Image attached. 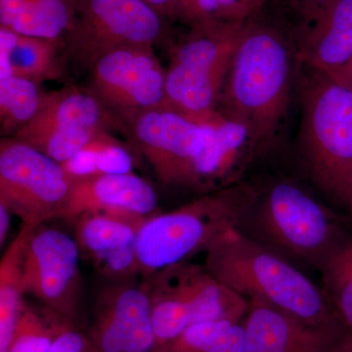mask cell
<instances>
[{"label":"cell","instance_id":"6da1fadb","mask_svg":"<svg viewBox=\"0 0 352 352\" xmlns=\"http://www.w3.org/2000/svg\"><path fill=\"white\" fill-rule=\"evenodd\" d=\"M293 43L274 25L250 19L220 95V113L244 124L261 150L288 116L295 63Z\"/></svg>","mask_w":352,"mask_h":352},{"label":"cell","instance_id":"7a4b0ae2","mask_svg":"<svg viewBox=\"0 0 352 352\" xmlns=\"http://www.w3.org/2000/svg\"><path fill=\"white\" fill-rule=\"evenodd\" d=\"M205 254L206 270L248 300H261L310 324L340 321L323 289L238 227L222 234Z\"/></svg>","mask_w":352,"mask_h":352},{"label":"cell","instance_id":"3957f363","mask_svg":"<svg viewBox=\"0 0 352 352\" xmlns=\"http://www.w3.org/2000/svg\"><path fill=\"white\" fill-rule=\"evenodd\" d=\"M238 228L292 263L318 270L349 235L337 214L288 180L259 193Z\"/></svg>","mask_w":352,"mask_h":352},{"label":"cell","instance_id":"277c9868","mask_svg":"<svg viewBox=\"0 0 352 352\" xmlns=\"http://www.w3.org/2000/svg\"><path fill=\"white\" fill-rule=\"evenodd\" d=\"M259 192L247 183L203 194L186 205L149 217L138 237L141 276L189 261L230 229L239 227Z\"/></svg>","mask_w":352,"mask_h":352},{"label":"cell","instance_id":"5b68a950","mask_svg":"<svg viewBox=\"0 0 352 352\" xmlns=\"http://www.w3.org/2000/svg\"><path fill=\"white\" fill-rule=\"evenodd\" d=\"M307 69L300 82V152L315 185L346 205L352 178V87L331 74Z\"/></svg>","mask_w":352,"mask_h":352},{"label":"cell","instance_id":"8992f818","mask_svg":"<svg viewBox=\"0 0 352 352\" xmlns=\"http://www.w3.org/2000/svg\"><path fill=\"white\" fill-rule=\"evenodd\" d=\"M248 21L219 19L191 25L171 53L166 74V105L201 122L217 112Z\"/></svg>","mask_w":352,"mask_h":352},{"label":"cell","instance_id":"52a82bcc","mask_svg":"<svg viewBox=\"0 0 352 352\" xmlns=\"http://www.w3.org/2000/svg\"><path fill=\"white\" fill-rule=\"evenodd\" d=\"M74 178L58 163L15 138L0 141V203L34 228L61 219Z\"/></svg>","mask_w":352,"mask_h":352},{"label":"cell","instance_id":"ba28073f","mask_svg":"<svg viewBox=\"0 0 352 352\" xmlns=\"http://www.w3.org/2000/svg\"><path fill=\"white\" fill-rule=\"evenodd\" d=\"M74 23L66 52L89 68L104 53L124 45H150L166 36V18L142 0H73Z\"/></svg>","mask_w":352,"mask_h":352},{"label":"cell","instance_id":"9c48e42d","mask_svg":"<svg viewBox=\"0 0 352 352\" xmlns=\"http://www.w3.org/2000/svg\"><path fill=\"white\" fill-rule=\"evenodd\" d=\"M116 124L119 120L96 95L72 85L46 92L36 117L12 138L63 164Z\"/></svg>","mask_w":352,"mask_h":352},{"label":"cell","instance_id":"30bf717a","mask_svg":"<svg viewBox=\"0 0 352 352\" xmlns=\"http://www.w3.org/2000/svg\"><path fill=\"white\" fill-rule=\"evenodd\" d=\"M89 69L90 91L126 124L140 113L166 105V69L153 46L113 48Z\"/></svg>","mask_w":352,"mask_h":352},{"label":"cell","instance_id":"8fae6325","mask_svg":"<svg viewBox=\"0 0 352 352\" xmlns=\"http://www.w3.org/2000/svg\"><path fill=\"white\" fill-rule=\"evenodd\" d=\"M80 258L78 243L68 234L43 226L32 230L23 263L25 296L76 324L82 291Z\"/></svg>","mask_w":352,"mask_h":352},{"label":"cell","instance_id":"7c38bea8","mask_svg":"<svg viewBox=\"0 0 352 352\" xmlns=\"http://www.w3.org/2000/svg\"><path fill=\"white\" fill-rule=\"evenodd\" d=\"M208 120L198 122L166 105L140 113L129 126L157 179L190 188L194 163L207 141Z\"/></svg>","mask_w":352,"mask_h":352},{"label":"cell","instance_id":"4fadbf2b","mask_svg":"<svg viewBox=\"0 0 352 352\" xmlns=\"http://www.w3.org/2000/svg\"><path fill=\"white\" fill-rule=\"evenodd\" d=\"M85 333L97 352H151L155 335L148 282H112L101 289Z\"/></svg>","mask_w":352,"mask_h":352},{"label":"cell","instance_id":"5bb4252c","mask_svg":"<svg viewBox=\"0 0 352 352\" xmlns=\"http://www.w3.org/2000/svg\"><path fill=\"white\" fill-rule=\"evenodd\" d=\"M296 63L331 74L352 60V0H298Z\"/></svg>","mask_w":352,"mask_h":352},{"label":"cell","instance_id":"9a60e30c","mask_svg":"<svg viewBox=\"0 0 352 352\" xmlns=\"http://www.w3.org/2000/svg\"><path fill=\"white\" fill-rule=\"evenodd\" d=\"M148 219L110 214L82 215L73 222L80 256L110 281L136 279L141 276L138 233Z\"/></svg>","mask_w":352,"mask_h":352},{"label":"cell","instance_id":"2e32d148","mask_svg":"<svg viewBox=\"0 0 352 352\" xmlns=\"http://www.w3.org/2000/svg\"><path fill=\"white\" fill-rule=\"evenodd\" d=\"M249 302L244 352H335L351 332L340 321L316 325L261 300Z\"/></svg>","mask_w":352,"mask_h":352},{"label":"cell","instance_id":"e0dca14e","mask_svg":"<svg viewBox=\"0 0 352 352\" xmlns=\"http://www.w3.org/2000/svg\"><path fill=\"white\" fill-rule=\"evenodd\" d=\"M208 124L207 141L194 163L190 184V189L203 194L241 183L250 164L263 152L244 124L219 111Z\"/></svg>","mask_w":352,"mask_h":352},{"label":"cell","instance_id":"ac0fdd59","mask_svg":"<svg viewBox=\"0 0 352 352\" xmlns=\"http://www.w3.org/2000/svg\"><path fill=\"white\" fill-rule=\"evenodd\" d=\"M157 196L144 178L133 173L92 176L74 180L61 219L73 224L87 214L150 217L156 212Z\"/></svg>","mask_w":352,"mask_h":352},{"label":"cell","instance_id":"d6986e66","mask_svg":"<svg viewBox=\"0 0 352 352\" xmlns=\"http://www.w3.org/2000/svg\"><path fill=\"white\" fill-rule=\"evenodd\" d=\"M201 265L184 261L146 278L149 284L155 347L193 325L194 295Z\"/></svg>","mask_w":352,"mask_h":352},{"label":"cell","instance_id":"ffe728a7","mask_svg":"<svg viewBox=\"0 0 352 352\" xmlns=\"http://www.w3.org/2000/svg\"><path fill=\"white\" fill-rule=\"evenodd\" d=\"M74 14L73 0H0V25L24 36L65 41Z\"/></svg>","mask_w":352,"mask_h":352},{"label":"cell","instance_id":"44dd1931","mask_svg":"<svg viewBox=\"0 0 352 352\" xmlns=\"http://www.w3.org/2000/svg\"><path fill=\"white\" fill-rule=\"evenodd\" d=\"M34 227L22 226L0 261V352H8L24 305L23 263L25 243Z\"/></svg>","mask_w":352,"mask_h":352},{"label":"cell","instance_id":"7402d4cb","mask_svg":"<svg viewBox=\"0 0 352 352\" xmlns=\"http://www.w3.org/2000/svg\"><path fill=\"white\" fill-rule=\"evenodd\" d=\"M63 39H48L24 36L17 32L10 58L12 76L43 83L57 80L63 73Z\"/></svg>","mask_w":352,"mask_h":352},{"label":"cell","instance_id":"603a6c76","mask_svg":"<svg viewBox=\"0 0 352 352\" xmlns=\"http://www.w3.org/2000/svg\"><path fill=\"white\" fill-rule=\"evenodd\" d=\"M63 166L74 179L124 175L132 173L133 157L122 141L113 138L110 131H105L63 164Z\"/></svg>","mask_w":352,"mask_h":352},{"label":"cell","instance_id":"cb8c5ba5","mask_svg":"<svg viewBox=\"0 0 352 352\" xmlns=\"http://www.w3.org/2000/svg\"><path fill=\"white\" fill-rule=\"evenodd\" d=\"M75 326L50 308L25 300L8 352H50L58 338Z\"/></svg>","mask_w":352,"mask_h":352},{"label":"cell","instance_id":"d4e9b609","mask_svg":"<svg viewBox=\"0 0 352 352\" xmlns=\"http://www.w3.org/2000/svg\"><path fill=\"white\" fill-rule=\"evenodd\" d=\"M244 321L195 324L151 352H244Z\"/></svg>","mask_w":352,"mask_h":352},{"label":"cell","instance_id":"484cf974","mask_svg":"<svg viewBox=\"0 0 352 352\" xmlns=\"http://www.w3.org/2000/svg\"><path fill=\"white\" fill-rule=\"evenodd\" d=\"M46 92L39 83L12 76L0 80V131L12 138L41 110Z\"/></svg>","mask_w":352,"mask_h":352},{"label":"cell","instance_id":"4316f807","mask_svg":"<svg viewBox=\"0 0 352 352\" xmlns=\"http://www.w3.org/2000/svg\"><path fill=\"white\" fill-rule=\"evenodd\" d=\"M323 293L340 321L352 332V234L322 264Z\"/></svg>","mask_w":352,"mask_h":352},{"label":"cell","instance_id":"83f0119b","mask_svg":"<svg viewBox=\"0 0 352 352\" xmlns=\"http://www.w3.org/2000/svg\"><path fill=\"white\" fill-rule=\"evenodd\" d=\"M176 18H182L190 25L219 20L217 0H173Z\"/></svg>","mask_w":352,"mask_h":352},{"label":"cell","instance_id":"f1b7e54d","mask_svg":"<svg viewBox=\"0 0 352 352\" xmlns=\"http://www.w3.org/2000/svg\"><path fill=\"white\" fill-rule=\"evenodd\" d=\"M265 2L266 0H217L219 18L234 22L252 19Z\"/></svg>","mask_w":352,"mask_h":352},{"label":"cell","instance_id":"f546056e","mask_svg":"<svg viewBox=\"0 0 352 352\" xmlns=\"http://www.w3.org/2000/svg\"><path fill=\"white\" fill-rule=\"evenodd\" d=\"M50 352H97L88 338L87 333H83L75 327L69 328L62 333L54 342Z\"/></svg>","mask_w":352,"mask_h":352},{"label":"cell","instance_id":"4dcf8cb0","mask_svg":"<svg viewBox=\"0 0 352 352\" xmlns=\"http://www.w3.org/2000/svg\"><path fill=\"white\" fill-rule=\"evenodd\" d=\"M16 38H17V32L0 25V80L12 76L10 69V58Z\"/></svg>","mask_w":352,"mask_h":352},{"label":"cell","instance_id":"1f68e13d","mask_svg":"<svg viewBox=\"0 0 352 352\" xmlns=\"http://www.w3.org/2000/svg\"><path fill=\"white\" fill-rule=\"evenodd\" d=\"M142 1L152 7L154 10L161 14L166 19L168 18H170V19L176 18L175 1L173 0H142Z\"/></svg>","mask_w":352,"mask_h":352},{"label":"cell","instance_id":"d6a6232c","mask_svg":"<svg viewBox=\"0 0 352 352\" xmlns=\"http://www.w3.org/2000/svg\"><path fill=\"white\" fill-rule=\"evenodd\" d=\"M12 215L9 208L3 204L0 203V245L1 248L8 236Z\"/></svg>","mask_w":352,"mask_h":352},{"label":"cell","instance_id":"836d02e7","mask_svg":"<svg viewBox=\"0 0 352 352\" xmlns=\"http://www.w3.org/2000/svg\"><path fill=\"white\" fill-rule=\"evenodd\" d=\"M331 75L337 76L340 80H344V82H346L347 85H351L352 87V60L346 65H344L342 68L338 69L337 72L331 73Z\"/></svg>","mask_w":352,"mask_h":352},{"label":"cell","instance_id":"e575fe53","mask_svg":"<svg viewBox=\"0 0 352 352\" xmlns=\"http://www.w3.org/2000/svg\"><path fill=\"white\" fill-rule=\"evenodd\" d=\"M335 352H352V332L347 333Z\"/></svg>","mask_w":352,"mask_h":352},{"label":"cell","instance_id":"d590c367","mask_svg":"<svg viewBox=\"0 0 352 352\" xmlns=\"http://www.w3.org/2000/svg\"><path fill=\"white\" fill-rule=\"evenodd\" d=\"M346 206L349 207V212H351V221H352V178L351 184H349V193H347Z\"/></svg>","mask_w":352,"mask_h":352}]
</instances>
